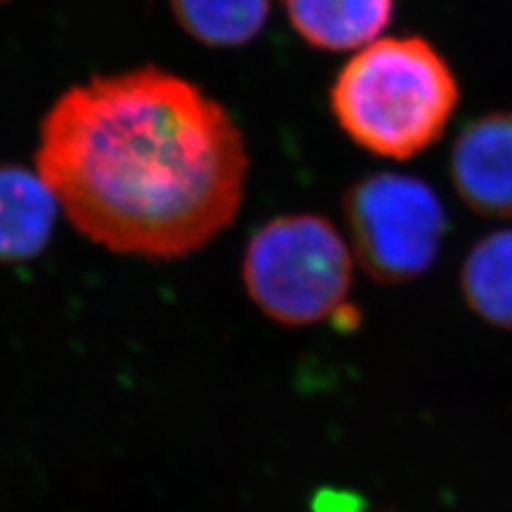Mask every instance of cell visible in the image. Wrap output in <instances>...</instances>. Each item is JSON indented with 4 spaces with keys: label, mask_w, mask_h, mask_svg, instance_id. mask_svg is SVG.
<instances>
[{
    "label": "cell",
    "mask_w": 512,
    "mask_h": 512,
    "mask_svg": "<svg viewBox=\"0 0 512 512\" xmlns=\"http://www.w3.org/2000/svg\"><path fill=\"white\" fill-rule=\"evenodd\" d=\"M35 165L86 239L150 261L184 259L227 231L250 167L227 109L158 69L64 92L41 122Z\"/></svg>",
    "instance_id": "obj_1"
},
{
    "label": "cell",
    "mask_w": 512,
    "mask_h": 512,
    "mask_svg": "<svg viewBox=\"0 0 512 512\" xmlns=\"http://www.w3.org/2000/svg\"><path fill=\"white\" fill-rule=\"evenodd\" d=\"M329 105L355 146L380 158L408 160L444 135L459 105V86L429 41L382 37L344 64Z\"/></svg>",
    "instance_id": "obj_2"
},
{
    "label": "cell",
    "mask_w": 512,
    "mask_h": 512,
    "mask_svg": "<svg viewBox=\"0 0 512 512\" xmlns=\"http://www.w3.org/2000/svg\"><path fill=\"white\" fill-rule=\"evenodd\" d=\"M355 254L346 233L312 212L267 220L248 239L242 282L250 301L282 327H314L348 310Z\"/></svg>",
    "instance_id": "obj_3"
},
{
    "label": "cell",
    "mask_w": 512,
    "mask_h": 512,
    "mask_svg": "<svg viewBox=\"0 0 512 512\" xmlns=\"http://www.w3.org/2000/svg\"><path fill=\"white\" fill-rule=\"evenodd\" d=\"M342 212L355 261L387 286L425 276L448 231L446 207L434 186L408 173L365 175L344 192Z\"/></svg>",
    "instance_id": "obj_4"
},
{
    "label": "cell",
    "mask_w": 512,
    "mask_h": 512,
    "mask_svg": "<svg viewBox=\"0 0 512 512\" xmlns=\"http://www.w3.org/2000/svg\"><path fill=\"white\" fill-rule=\"evenodd\" d=\"M448 175L474 214L512 218V111H493L463 126L448 156Z\"/></svg>",
    "instance_id": "obj_5"
},
{
    "label": "cell",
    "mask_w": 512,
    "mask_h": 512,
    "mask_svg": "<svg viewBox=\"0 0 512 512\" xmlns=\"http://www.w3.org/2000/svg\"><path fill=\"white\" fill-rule=\"evenodd\" d=\"M60 203L37 171L0 163V263L32 261L47 248Z\"/></svg>",
    "instance_id": "obj_6"
},
{
    "label": "cell",
    "mask_w": 512,
    "mask_h": 512,
    "mask_svg": "<svg viewBox=\"0 0 512 512\" xmlns=\"http://www.w3.org/2000/svg\"><path fill=\"white\" fill-rule=\"evenodd\" d=\"M297 35L316 50L359 52L382 39L395 0H282Z\"/></svg>",
    "instance_id": "obj_7"
},
{
    "label": "cell",
    "mask_w": 512,
    "mask_h": 512,
    "mask_svg": "<svg viewBox=\"0 0 512 512\" xmlns=\"http://www.w3.org/2000/svg\"><path fill=\"white\" fill-rule=\"evenodd\" d=\"M459 284L474 316L512 331V227L478 239L463 259Z\"/></svg>",
    "instance_id": "obj_8"
},
{
    "label": "cell",
    "mask_w": 512,
    "mask_h": 512,
    "mask_svg": "<svg viewBox=\"0 0 512 512\" xmlns=\"http://www.w3.org/2000/svg\"><path fill=\"white\" fill-rule=\"evenodd\" d=\"M182 28L214 47H237L259 35L269 18V0H171Z\"/></svg>",
    "instance_id": "obj_9"
},
{
    "label": "cell",
    "mask_w": 512,
    "mask_h": 512,
    "mask_svg": "<svg viewBox=\"0 0 512 512\" xmlns=\"http://www.w3.org/2000/svg\"><path fill=\"white\" fill-rule=\"evenodd\" d=\"M314 512H361V498L355 493L325 489L316 495Z\"/></svg>",
    "instance_id": "obj_10"
}]
</instances>
